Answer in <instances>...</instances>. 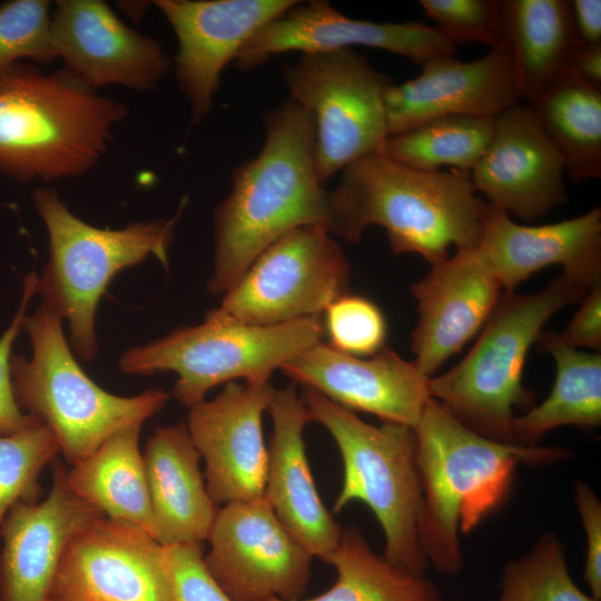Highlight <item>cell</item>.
Masks as SVG:
<instances>
[{
	"label": "cell",
	"mask_w": 601,
	"mask_h": 601,
	"mask_svg": "<svg viewBox=\"0 0 601 601\" xmlns=\"http://www.w3.org/2000/svg\"><path fill=\"white\" fill-rule=\"evenodd\" d=\"M329 190L315 159L311 115L289 97L265 115L259 152L233 173L231 189L214 213V267L207 283L224 295L258 255L302 226L329 231Z\"/></svg>",
	"instance_id": "cell-1"
},
{
	"label": "cell",
	"mask_w": 601,
	"mask_h": 601,
	"mask_svg": "<svg viewBox=\"0 0 601 601\" xmlns=\"http://www.w3.org/2000/svg\"><path fill=\"white\" fill-rule=\"evenodd\" d=\"M329 204L333 236L357 243L367 227L380 226L393 255L417 254L431 266L452 247L477 246L487 207L469 173L417 170L382 154L347 165Z\"/></svg>",
	"instance_id": "cell-2"
},
{
	"label": "cell",
	"mask_w": 601,
	"mask_h": 601,
	"mask_svg": "<svg viewBox=\"0 0 601 601\" xmlns=\"http://www.w3.org/2000/svg\"><path fill=\"white\" fill-rule=\"evenodd\" d=\"M422 490L417 532L424 556L445 574L463 566L459 532L469 533L508 495L519 463L566 460L559 446H525L483 436L430 398L413 428Z\"/></svg>",
	"instance_id": "cell-3"
},
{
	"label": "cell",
	"mask_w": 601,
	"mask_h": 601,
	"mask_svg": "<svg viewBox=\"0 0 601 601\" xmlns=\"http://www.w3.org/2000/svg\"><path fill=\"white\" fill-rule=\"evenodd\" d=\"M127 114L63 69L16 63L0 75V173L21 183L83 175Z\"/></svg>",
	"instance_id": "cell-4"
},
{
	"label": "cell",
	"mask_w": 601,
	"mask_h": 601,
	"mask_svg": "<svg viewBox=\"0 0 601 601\" xmlns=\"http://www.w3.org/2000/svg\"><path fill=\"white\" fill-rule=\"evenodd\" d=\"M590 290L561 274L533 294L503 292L463 359L428 378L430 396L472 431L514 444V410H529L534 398L522 384L530 348L556 312Z\"/></svg>",
	"instance_id": "cell-5"
},
{
	"label": "cell",
	"mask_w": 601,
	"mask_h": 601,
	"mask_svg": "<svg viewBox=\"0 0 601 601\" xmlns=\"http://www.w3.org/2000/svg\"><path fill=\"white\" fill-rule=\"evenodd\" d=\"M32 200L49 242L48 262L37 278L36 294L68 322L73 353L91 362L98 352L96 312L107 286L118 272L150 256L168 267L169 249L184 207L168 219L108 229L73 215L52 188H37Z\"/></svg>",
	"instance_id": "cell-6"
},
{
	"label": "cell",
	"mask_w": 601,
	"mask_h": 601,
	"mask_svg": "<svg viewBox=\"0 0 601 601\" xmlns=\"http://www.w3.org/2000/svg\"><path fill=\"white\" fill-rule=\"evenodd\" d=\"M32 354H12L11 381L21 411L43 423L60 453L73 465L116 432L141 425L160 412L170 394L160 387L119 396L97 385L80 367L62 329L46 305L26 316Z\"/></svg>",
	"instance_id": "cell-7"
},
{
	"label": "cell",
	"mask_w": 601,
	"mask_h": 601,
	"mask_svg": "<svg viewBox=\"0 0 601 601\" xmlns=\"http://www.w3.org/2000/svg\"><path fill=\"white\" fill-rule=\"evenodd\" d=\"M323 335L322 316L259 326L216 307L198 325L128 348L118 365L129 375L176 373L173 396L189 408L219 384L269 382L276 370L322 341Z\"/></svg>",
	"instance_id": "cell-8"
},
{
	"label": "cell",
	"mask_w": 601,
	"mask_h": 601,
	"mask_svg": "<svg viewBox=\"0 0 601 601\" xmlns=\"http://www.w3.org/2000/svg\"><path fill=\"white\" fill-rule=\"evenodd\" d=\"M300 396L312 422L328 431L343 460V484L333 512H341L352 501L364 502L384 532V558L424 575L428 562L417 532L422 490L413 428L368 424L311 388L303 387Z\"/></svg>",
	"instance_id": "cell-9"
},
{
	"label": "cell",
	"mask_w": 601,
	"mask_h": 601,
	"mask_svg": "<svg viewBox=\"0 0 601 601\" xmlns=\"http://www.w3.org/2000/svg\"><path fill=\"white\" fill-rule=\"evenodd\" d=\"M289 98L311 115L321 180L347 165L382 154L388 137L383 93L392 79L354 48L303 53L282 66Z\"/></svg>",
	"instance_id": "cell-10"
},
{
	"label": "cell",
	"mask_w": 601,
	"mask_h": 601,
	"mask_svg": "<svg viewBox=\"0 0 601 601\" xmlns=\"http://www.w3.org/2000/svg\"><path fill=\"white\" fill-rule=\"evenodd\" d=\"M349 279V262L333 235L322 226H302L264 249L218 308L259 326L322 316L348 293Z\"/></svg>",
	"instance_id": "cell-11"
},
{
	"label": "cell",
	"mask_w": 601,
	"mask_h": 601,
	"mask_svg": "<svg viewBox=\"0 0 601 601\" xmlns=\"http://www.w3.org/2000/svg\"><path fill=\"white\" fill-rule=\"evenodd\" d=\"M205 565L231 601H294L312 578V553L262 495L219 506Z\"/></svg>",
	"instance_id": "cell-12"
},
{
	"label": "cell",
	"mask_w": 601,
	"mask_h": 601,
	"mask_svg": "<svg viewBox=\"0 0 601 601\" xmlns=\"http://www.w3.org/2000/svg\"><path fill=\"white\" fill-rule=\"evenodd\" d=\"M459 40L437 26L418 21L374 22L352 19L329 2L296 1L259 28L242 47L234 62L250 71L270 57L298 51L329 52L364 46L383 49L417 63L455 56Z\"/></svg>",
	"instance_id": "cell-13"
},
{
	"label": "cell",
	"mask_w": 601,
	"mask_h": 601,
	"mask_svg": "<svg viewBox=\"0 0 601 601\" xmlns=\"http://www.w3.org/2000/svg\"><path fill=\"white\" fill-rule=\"evenodd\" d=\"M49 598L171 601L162 545L134 524L102 516L66 548Z\"/></svg>",
	"instance_id": "cell-14"
},
{
	"label": "cell",
	"mask_w": 601,
	"mask_h": 601,
	"mask_svg": "<svg viewBox=\"0 0 601 601\" xmlns=\"http://www.w3.org/2000/svg\"><path fill=\"white\" fill-rule=\"evenodd\" d=\"M273 392L269 382H229L214 398L189 407L186 425L205 461L206 489L217 505L264 494L262 417Z\"/></svg>",
	"instance_id": "cell-15"
},
{
	"label": "cell",
	"mask_w": 601,
	"mask_h": 601,
	"mask_svg": "<svg viewBox=\"0 0 601 601\" xmlns=\"http://www.w3.org/2000/svg\"><path fill=\"white\" fill-rule=\"evenodd\" d=\"M50 30L63 70L93 90L106 85L154 90L171 67L156 39L125 24L104 1H57Z\"/></svg>",
	"instance_id": "cell-16"
},
{
	"label": "cell",
	"mask_w": 601,
	"mask_h": 601,
	"mask_svg": "<svg viewBox=\"0 0 601 601\" xmlns=\"http://www.w3.org/2000/svg\"><path fill=\"white\" fill-rule=\"evenodd\" d=\"M294 0H156L177 41L175 78L191 121L210 112L223 70L245 42Z\"/></svg>",
	"instance_id": "cell-17"
},
{
	"label": "cell",
	"mask_w": 601,
	"mask_h": 601,
	"mask_svg": "<svg viewBox=\"0 0 601 601\" xmlns=\"http://www.w3.org/2000/svg\"><path fill=\"white\" fill-rule=\"evenodd\" d=\"M280 371L296 385L311 388L352 411L374 414L384 423L414 428L428 402V378L395 351L372 356L343 353L317 342Z\"/></svg>",
	"instance_id": "cell-18"
},
{
	"label": "cell",
	"mask_w": 601,
	"mask_h": 601,
	"mask_svg": "<svg viewBox=\"0 0 601 601\" xmlns=\"http://www.w3.org/2000/svg\"><path fill=\"white\" fill-rule=\"evenodd\" d=\"M564 173L534 111L519 101L494 118L491 140L469 175L490 205L533 221L566 201Z\"/></svg>",
	"instance_id": "cell-19"
},
{
	"label": "cell",
	"mask_w": 601,
	"mask_h": 601,
	"mask_svg": "<svg viewBox=\"0 0 601 601\" xmlns=\"http://www.w3.org/2000/svg\"><path fill=\"white\" fill-rule=\"evenodd\" d=\"M417 322L411 333L414 364L427 377L481 332L503 294L475 247L455 249L411 285Z\"/></svg>",
	"instance_id": "cell-20"
},
{
	"label": "cell",
	"mask_w": 601,
	"mask_h": 601,
	"mask_svg": "<svg viewBox=\"0 0 601 601\" xmlns=\"http://www.w3.org/2000/svg\"><path fill=\"white\" fill-rule=\"evenodd\" d=\"M105 516L69 486L56 463L49 494L16 503L0 524V601H47L70 541Z\"/></svg>",
	"instance_id": "cell-21"
},
{
	"label": "cell",
	"mask_w": 601,
	"mask_h": 601,
	"mask_svg": "<svg viewBox=\"0 0 601 601\" xmlns=\"http://www.w3.org/2000/svg\"><path fill=\"white\" fill-rule=\"evenodd\" d=\"M422 66L415 78L392 82L384 90L388 136L444 116L495 118L520 101L511 55L504 45L472 61L445 56Z\"/></svg>",
	"instance_id": "cell-22"
},
{
	"label": "cell",
	"mask_w": 601,
	"mask_h": 601,
	"mask_svg": "<svg viewBox=\"0 0 601 601\" xmlns=\"http://www.w3.org/2000/svg\"><path fill=\"white\" fill-rule=\"evenodd\" d=\"M503 292L511 293L548 266L587 289L601 284V209L539 226L521 225L487 203L476 246Z\"/></svg>",
	"instance_id": "cell-23"
},
{
	"label": "cell",
	"mask_w": 601,
	"mask_h": 601,
	"mask_svg": "<svg viewBox=\"0 0 601 601\" xmlns=\"http://www.w3.org/2000/svg\"><path fill=\"white\" fill-rule=\"evenodd\" d=\"M267 412L273 431L263 495L288 531L313 556L322 559L337 544L342 528L314 483L303 439L312 417L297 385L292 382L274 388Z\"/></svg>",
	"instance_id": "cell-24"
},
{
	"label": "cell",
	"mask_w": 601,
	"mask_h": 601,
	"mask_svg": "<svg viewBox=\"0 0 601 601\" xmlns=\"http://www.w3.org/2000/svg\"><path fill=\"white\" fill-rule=\"evenodd\" d=\"M142 457L157 542L203 544L219 506L207 492L187 425L157 427Z\"/></svg>",
	"instance_id": "cell-25"
},
{
	"label": "cell",
	"mask_w": 601,
	"mask_h": 601,
	"mask_svg": "<svg viewBox=\"0 0 601 601\" xmlns=\"http://www.w3.org/2000/svg\"><path fill=\"white\" fill-rule=\"evenodd\" d=\"M502 45L511 55L519 99L530 104L568 75L579 45L569 0H502Z\"/></svg>",
	"instance_id": "cell-26"
},
{
	"label": "cell",
	"mask_w": 601,
	"mask_h": 601,
	"mask_svg": "<svg viewBox=\"0 0 601 601\" xmlns=\"http://www.w3.org/2000/svg\"><path fill=\"white\" fill-rule=\"evenodd\" d=\"M140 430L141 425H132L116 432L66 470V479L79 497L106 518L134 524L156 539Z\"/></svg>",
	"instance_id": "cell-27"
},
{
	"label": "cell",
	"mask_w": 601,
	"mask_h": 601,
	"mask_svg": "<svg viewBox=\"0 0 601 601\" xmlns=\"http://www.w3.org/2000/svg\"><path fill=\"white\" fill-rule=\"evenodd\" d=\"M556 367L550 394L512 423L514 444L540 445L553 428L574 425L592 430L601 424V354L564 344L558 333L542 331L536 343Z\"/></svg>",
	"instance_id": "cell-28"
},
{
	"label": "cell",
	"mask_w": 601,
	"mask_h": 601,
	"mask_svg": "<svg viewBox=\"0 0 601 601\" xmlns=\"http://www.w3.org/2000/svg\"><path fill=\"white\" fill-rule=\"evenodd\" d=\"M575 184L601 177V91L569 73L528 104Z\"/></svg>",
	"instance_id": "cell-29"
},
{
	"label": "cell",
	"mask_w": 601,
	"mask_h": 601,
	"mask_svg": "<svg viewBox=\"0 0 601 601\" xmlns=\"http://www.w3.org/2000/svg\"><path fill=\"white\" fill-rule=\"evenodd\" d=\"M321 560L335 569V583L317 597L294 601H443L435 583L375 553L355 525L342 530Z\"/></svg>",
	"instance_id": "cell-30"
},
{
	"label": "cell",
	"mask_w": 601,
	"mask_h": 601,
	"mask_svg": "<svg viewBox=\"0 0 601 601\" xmlns=\"http://www.w3.org/2000/svg\"><path fill=\"white\" fill-rule=\"evenodd\" d=\"M494 118L444 116L407 131L388 136L382 155L417 170L435 171L443 166L469 173L484 154Z\"/></svg>",
	"instance_id": "cell-31"
},
{
	"label": "cell",
	"mask_w": 601,
	"mask_h": 601,
	"mask_svg": "<svg viewBox=\"0 0 601 601\" xmlns=\"http://www.w3.org/2000/svg\"><path fill=\"white\" fill-rule=\"evenodd\" d=\"M497 601H598L573 582L565 549L551 532L542 533L531 550L506 564Z\"/></svg>",
	"instance_id": "cell-32"
},
{
	"label": "cell",
	"mask_w": 601,
	"mask_h": 601,
	"mask_svg": "<svg viewBox=\"0 0 601 601\" xmlns=\"http://www.w3.org/2000/svg\"><path fill=\"white\" fill-rule=\"evenodd\" d=\"M60 453L53 433L40 421L0 435V524L21 501H37L42 470Z\"/></svg>",
	"instance_id": "cell-33"
},
{
	"label": "cell",
	"mask_w": 601,
	"mask_h": 601,
	"mask_svg": "<svg viewBox=\"0 0 601 601\" xmlns=\"http://www.w3.org/2000/svg\"><path fill=\"white\" fill-rule=\"evenodd\" d=\"M49 9L47 0H11L0 4V75L21 59H57Z\"/></svg>",
	"instance_id": "cell-34"
},
{
	"label": "cell",
	"mask_w": 601,
	"mask_h": 601,
	"mask_svg": "<svg viewBox=\"0 0 601 601\" xmlns=\"http://www.w3.org/2000/svg\"><path fill=\"white\" fill-rule=\"evenodd\" d=\"M323 315L324 335L334 348L366 357L385 347V316L368 298L347 293L335 299Z\"/></svg>",
	"instance_id": "cell-35"
},
{
	"label": "cell",
	"mask_w": 601,
	"mask_h": 601,
	"mask_svg": "<svg viewBox=\"0 0 601 601\" xmlns=\"http://www.w3.org/2000/svg\"><path fill=\"white\" fill-rule=\"evenodd\" d=\"M420 6L461 45H502V0H421Z\"/></svg>",
	"instance_id": "cell-36"
},
{
	"label": "cell",
	"mask_w": 601,
	"mask_h": 601,
	"mask_svg": "<svg viewBox=\"0 0 601 601\" xmlns=\"http://www.w3.org/2000/svg\"><path fill=\"white\" fill-rule=\"evenodd\" d=\"M171 601H231L209 574L203 544L162 545Z\"/></svg>",
	"instance_id": "cell-37"
},
{
	"label": "cell",
	"mask_w": 601,
	"mask_h": 601,
	"mask_svg": "<svg viewBox=\"0 0 601 601\" xmlns=\"http://www.w3.org/2000/svg\"><path fill=\"white\" fill-rule=\"evenodd\" d=\"M37 278L36 272L24 277L19 308L0 337V435L14 434L38 421L21 411L16 401L11 381L12 347L23 327L27 306L36 294Z\"/></svg>",
	"instance_id": "cell-38"
},
{
	"label": "cell",
	"mask_w": 601,
	"mask_h": 601,
	"mask_svg": "<svg viewBox=\"0 0 601 601\" xmlns=\"http://www.w3.org/2000/svg\"><path fill=\"white\" fill-rule=\"evenodd\" d=\"M574 502L587 539L583 578L592 597L601 600V502L583 480L574 483Z\"/></svg>",
	"instance_id": "cell-39"
},
{
	"label": "cell",
	"mask_w": 601,
	"mask_h": 601,
	"mask_svg": "<svg viewBox=\"0 0 601 601\" xmlns=\"http://www.w3.org/2000/svg\"><path fill=\"white\" fill-rule=\"evenodd\" d=\"M559 338L577 349L601 351V284L593 287L580 302V307Z\"/></svg>",
	"instance_id": "cell-40"
},
{
	"label": "cell",
	"mask_w": 601,
	"mask_h": 601,
	"mask_svg": "<svg viewBox=\"0 0 601 601\" xmlns=\"http://www.w3.org/2000/svg\"><path fill=\"white\" fill-rule=\"evenodd\" d=\"M570 6L578 43H601V1L572 0Z\"/></svg>",
	"instance_id": "cell-41"
},
{
	"label": "cell",
	"mask_w": 601,
	"mask_h": 601,
	"mask_svg": "<svg viewBox=\"0 0 601 601\" xmlns=\"http://www.w3.org/2000/svg\"><path fill=\"white\" fill-rule=\"evenodd\" d=\"M568 73L580 82L601 91V43L578 45Z\"/></svg>",
	"instance_id": "cell-42"
},
{
	"label": "cell",
	"mask_w": 601,
	"mask_h": 601,
	"mask_svg": "<svg viewBox=\"0 0 601 601\" xmlns=\"http://www.w3.org/2000/svg\"><path fill=\"white\" fill-rule=\"evenodd\" d=\"M47 601H61V600H56V599L49 598Z\"/></svg>",
	"instance_id": "cell-43"
}]
</instances>
